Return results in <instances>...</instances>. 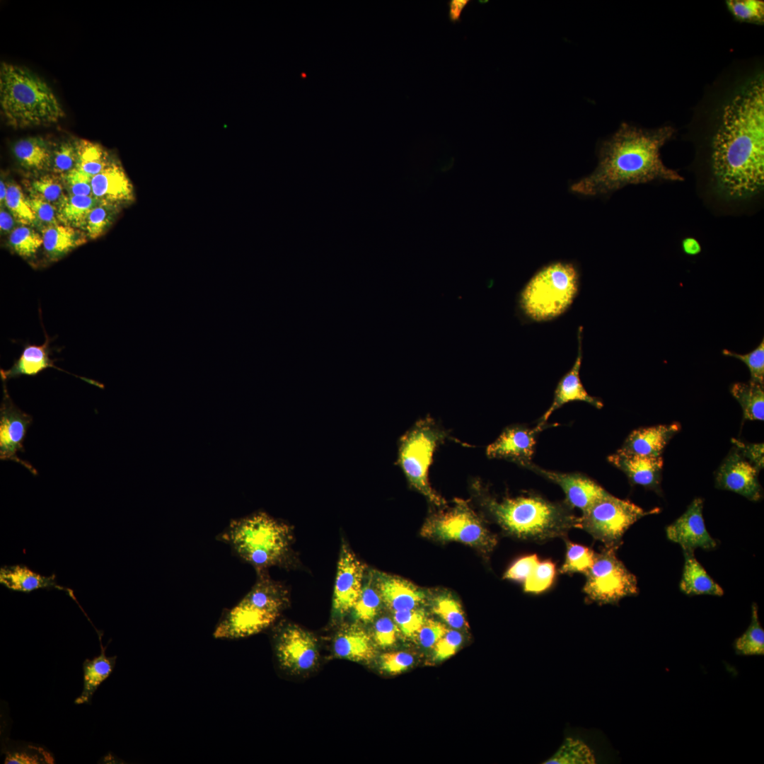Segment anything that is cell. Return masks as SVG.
<instances>
[{
  "mask_svg": "<svg viewBox=\"0 0 764 764\" xmlns=\"http://www.w3.org/2000/svg\"><path fill=\"white\" fill-rule=\"evenodd\" d=\"M52 149L49 141L35 136L16 141L12 152L22 168L32 173H42L52 169Z\"/></svg>",
  "mask_w": 764,
  "mask_h": 764,
  "instance_id": "d4e9b609",
  "label": "cell"
},
{
  "mask_svg": "<svg viewBox=\"0 0 764 764\" xmlns=\"http://www.w3.org/2000/svg\"><path fill=\"white\" fill-rule=\"evenodd\" d=\"M3 752L6 764H52L53 755L45 747L10 739L4 741Z\"/></svg>",
  "mask_w": 764,
  "mask_h": 764,
  "instance_id": "4dcf8cb0",
  "label": "cell"
},
{
  "mask_svg": "<svg viewBox=\"0 0 764 764\" xmlns=\"http://www.w3.org/2000/svg\"><path fill=\"white\" fill-rule=\"evenodd\" d=\"M608 460L623 471L632 484L654 490L659 489L663 467L661 456L629 454L618 450L608 456Z\"/></svg>",
  "mask_w": 764,
  "mask_h": 764,
  "instance_id": "44dd1931",
  "label": "cell"
},
{
  "mask_svg": "<svg viewBox=\"0 0 764 764\" xmlns=\"http://www.w3.org/2000/svg\"><path fill=\"white\" fill-rule=\"evenodd\" d=\"M614 548L605 547L596 552L591 568L584 574L583 591L587 598L599 604H614L638 594L637 580L617 557Z\"/></svg>",
  "mask_w": 764,
  "mask_h": 764,
  "instance_id": "8fae6325",
  "label": "cell"
},
{
  "mask_svg": "<svg viewBox=\"0 0 764 764\" xmlns=\"http://www.w3.org/2000/svg\"><path fill=\"white\" fill-rule=\"evenodd\" d=\"M426 620L425 612L419 608L396 611L393 615L398 630L406 637L415 636Z\"/></svg>",
  "mask_w": 764,
  "mask_h": 764,
  "instance_id": "c3c4849f",
  "label": "cell"
},
{
  "mask_svg": "<svg viewBox=\"0 0 764 764\" xmlns=\"http://www.w3.org/2000/svg\"><path fill=\"white\" fill-rule=\"evenodd\" d=\"M32 421L30 415L13 403L4 383L0 407V459L20 463L35 475L37 473L31 464L21 460L18 456V453L25 451L23 442Z\"/></svg>",
  "mask_w": 764,
  "mask_h": 764,
  "instance_id": "4fadbf2b",
  "label": "cell"
},
{
  "mask_svg": "<svg viewBox=\"0 0 764 764\" xmlns=\"http://www.w3.org/2000/svg\"><path fill=\"white\" fill-rule=\"evenodd\" d=\"M413 662V656L405 652H387L380 657L381 668L390 674H398L407 670Z\"/></svg>",
  "mask_w": 764,
  "mask_h": 764,
  "instance_id": "816d5d0a",
  "label": "cell"
},
{
  "mask_svg": "<svg viewBox=\"0 0 764 764\" xmlns=\"http://www.w3.org/2000/svg\"><path fill=\"white\" fill-rule=\"evenodd\" d=\"M448 629L441 623L427 619L417 632L415 637L424 647H434L436 643L446 632Z\"/></svg>",
  "mask_w": 764,
  "mask_h": 764,
  "instance_id": "11a10c76",
  "label": "cell"
},
{
  "mask_svg": "<svg viewBox=\"0 0 764 764\" xmlns=\"http://www.w3.org/2000/svg\"><path fill=\"white\" fill-rule=\"evenodd\" d=\"M681 429L673 422L643 427L632 431L619 450L629 454L658 457L673 436Z\"/></svg>",
  "mask_w": 764,
  "mask_h": 764,
  "instance_id": "7402d4cb",
  "label": "cell"
},
{
  "mask_svg": "<svg viewBox=\"0 0 764 764\" xmlns=\"http://www.w3.org/2000/svg\"><path fill=\"white\" fill-rule=\"evenodd\" d=\"M274 652L282 668L296 673L312 669L319 658L315 637L296 625H287L275 635Z\"/></svg>",
  "mask_w": 764,
  "mask_h": 764,
  "instance_id": "7c38bea8",
  "label": "cell"
},
{
  "mask_svg": "<svg viewBox=\"0 0 764 764\" xmlns=\"http://www.w3.org/2000/svg\"><path fill=\"white\" fill-rule=\"evenodd\" d=\"M78 163L77 140H66L52 149V169L61 177L76 167Z\"/></svg>",
  "mask_w": 764,
  "mask_h": 764,
  "instance_id": "b9f144b4",
  "label": "cell"
},
{
  "mask_svg": "<svg viewBox=\"0 0 764 764\" xmlns=\"http://www.w3.org/2000/svg\"><path fill=\"white\" fill-rule=\"evenodd\" d=\"M722 354L739 359L743 362L749 369L750 381L752 383L764 385V340H761L757 347L751 352L741 354L731 352L729 349H723Z\"/></svg>",
  "mask_w": 764,
  "mask_h": 764,
  "instance_id": "bcb514c9",
  "label": "cell"
},
{
  "mask_svg": "<svg viewBox=\"0 0 764 764\" xmlns=\"http://www.w3.org/2000/svg\"><path fill=\"white\" fill-rule=\"evenodd\" d=\"M582 326L578 328V352L575 361L571 369L559 381L554 394L552 403L548 410L541 417L536 427L542 429L543 426L552 413L572 401L586 402L595 407L600 409L603 407V403L598 398L589 395L584 388L579 376L581 365V333Z\"/></svg>",
  "mask_w": 764,
  "mask_h": 764,
  "instance_id": "d6986e66",
  "label": "cell"
},
{
  "mask_svg": "<svg viewBox=\"0 0 764 764\" xmlns=\"http://www.w3.org/2000/svg\"><path fill=\"white\" fill-rule=\"evenodd\" d=\"M683 552L685 562L680 582L681 590L688 595L722 596V588L712 579L697 560L694 552Z\"/></svg>",
  "mask_w": 764,
  "mask_h": 764,
  "instance_id": "f1b7e54d",
  "label": "cell"
},
{
  "mask_svg": "<svg viewBox=\"0 0 764 764\" xmlns=\"http://www.w3.org/2000/svg\"><path fill=\"white\" fill-rule=\"evenodd\" d=\"M78 163L76 167L92 177L99 173L112 160L99 144L77 139Z\"/></svg>",
  "mask_w": 764,
  "mask_h": 764,
  "instance_id": "836d02e7",
  "label": "cell"
},
{
  "mask_svg": "<svg viewBox=\"0 0 764 764\" xmlns=\"http://www.w3.org/2000/svg\"><path fill=\"white\" fill-rule=\"evenodd\" d=\"M62 178L57 174H44L33 180L30 184L31 195L52 204H57L65 197Z\"/></svg>",
  "mask_w": 764,
  "mask_h": 764,
  "instance_id": "ab89813d",
  "label": "cell"
},
{
  "mask_svg": "<svg viewBox=\"0 0 764 764\" xmlns=\"http://www.w3.org/2000/svg\"><path fill=\"white\" fill-rule=\"evenodd\" d=\"M732 444L740 454L753 465L758 470L763 468L764 465V445L763 443L748 444L740 440L733 439Z\"/></svg>",
  "mask_w": 764,
  "mask_h": 764,
  "instance_id": "6f0895ef",
  "label": "cell"
},
{
  "mask_svg": "<svg viewBox=\"0 0 764 764\" xmlns=\"http://www.w3.org/2000/svg\"><path fill=\"white\" fill-rule=\"evenodd\" d=\"M10 249L25 260H31L42 245V237L34 229L20 226L10 232L8 238Z\"/></svg>",
  "mask_w": 764,
  "mask_h": 764,
  "instance_id": "8d00e7d4",
  "label": "cell"
},
{
  "mask_svg": "<svg viewBox=\"0 0 764 764\" xmlns=\"http://www.w3.org/2000/svg\"><path fill=\"white\" fill-rule=\"evenodd\" d=\"M759 470L733 448L718 468L717 487L731 491L751 501L762 498V487L758 475Z\"/></svg>",
  "mask_w": 764,
  "mask_h": 764,
  "instance_id": "9a60e30c",
  "label": "cell"
},
{
  "mask_svg": "<svg viewBox=\"0 0 764 764\" xmlns=\"http://www.w3.org/2000/svg\"><path fill=\"white\" fill-rule=\"evenodd\" d=\"M117 206L99 202L91 211L86 221V236L95 239L100 236L110 225L116 213Z\"/></svg>",
  "mask_w": 764,
  "mask_h": 764,
  "instance_id": "7bdbcfd3",
  "label": "cell"
},
{
  "mask_svg": "<svg viewBox=\"0 0 764 764\" xmlns=\"http://www.w3.org/2000/svg\"><path fill=\"white\" fill-rule=\"evenodd\" d=\"M398 628L393 620L388 617L378 619L374 627V637L376 644L381 647L392 646L396 641Z\"/></svg>",
  "mask_w": 764,
  "mask_h": 764,
  "instance_id": "9f6ffc18",
  "label": "cell"
},
{
  "mask_svg": "<svg viewBox=\"0 0 764 764\" xmlns=\"http://www.w3.org/2000/svg\"><path fill=\"white\" fill-rule=\"evenodd\" d=\"M482 503L507 533L532 542L565 538L578 522V517L567 504L551 502L536 494L504 498L501 501L485 496Z\"/></svg>",
  "mask_w": 764,
  "mask_h": 764,
  "instance_id": "3957f363",
  "label": "cell"
},
{
  "mask_svg": "<svg viewBox=\"0 0 764 764\" xmlns=\"http://www.w3.org/2000/svg\"><path fill=\"white\" fill-rule=\"evenodd\" d=\"M682 249L688 255L694 256L698 255L702 248L699 241L693 237H687L682 241Z\"/></svg>",
  "mask_w": 764,
  "mask_h": 764,
  "instance_id": "91938a15",
  "label": "cell"
},
{
  "mask_svg": "<svg viewBox=\"0 0 764 764\" xmlns=\"http://www.w3.org/2000/svg\"><path fill=\"white\" fill-rule=\"evenodd\" d=\"M462 641L459 632L448 630L434 647V659L442 661L449 658L456 652Z\"/></svg>",
  "mask_w": 764,
  "mask_h": 764,
  "instance_id": "db71d44e",
  "label": "cell"
},
{
  "mask_svg": "<svg viewBox=\"0 0 764 764\" xmlns=\"http://www.w3.org/2000/svg\"><path fill=\"white\" fill-rule=\"evenodd\" d=\"M0 109L7 125L15 129L52 125L65 115L42 79L25 67L5 62L0 66Z\"/></svg>",
  "mask_w": 764,
  "mask_h": 764,
  "instance_id": "277c9868",
  "label": "cell"
},
{
  "mask_svg": "<svg viewBox=\"0 0 764 764\" xmlns=\"http://www.w3.org/2000/svg\"><path fill=\"white\" fill-rule=\"evenodd\" d=\"M556 575L555 564L551 560L539 562L528 578L523 582L526 593L538 594L548 590L553 584Z\"/></svg>",
  "mask_w": 764,
  "mask_h": 764,
  "instance_id": "60d3db41",
  "label": "cell"
},
{
  "mask_svg": "<svg viewBox=\"0 0 764 764\" xmlns=\"http://www.w3.org/2000/svg\"><path fill=\"white\" fill-rule=\"evenodd\" d=\"M659 511H646L629 500L609 492L578 517L576 528L584 530L605 547L618 549L626 531L641 518Z\"/></svg>",
  "mask_w": 764,
  "mask_h": 764,
  "instance_id": "9c48e42d",
  "label": "cell"
},
{
  "mask_svg": "<svg viewBox=\"0 0 764 764\" xmlns=\"http://www.w3.org/2000/svg\"><path fill=\"white\" fill-rule=\"evenodd\" d=\"M714 175L723 190L742 197L764 183V83L751 82L724 107L714 137Z\"/></svg>",
  "mask_w": 764,
  "mask_h": 764,
  "instance_id": "6da1fadb",
  "label": "cell"
},
{
  "mask_svg": "<svg viewBox=\"0 0 764 764\" xmlns=\"http://www.w3.org/2000/svg\"><path fill=\"white\" fill-rule=\"evenodd\" d=\"M433 610L454 629H461L466 625L461 606L451 595L443 594L436 597L434 601Z\"/></svg>",
  "mask_w": 764,
  "mask_h": 764,
  "instance_id": "ee69618b",
  "label": "cell"
},
{
  "mask_svg": "<svg viewBox=\"0 0 764 764\" xmlns=\"http://www.w3.org/2000/svg\"><path fill=\"white\" fill-rule=\"evenodd\" d=\"M93 196L99 202L117 206L134 200L133 185L122 166L111 160L92 177Z\"/></svg>",
  "mask_w": 764,
  "mask_h": 764,
  "instance_id": "ffe728a7",
  "label": "cell"
},
{
  "mask_svg": "<svg viewBox=\"0 0 764 764\" xmlns=\"http://www.w3.org/2000/svg\"><path fill=\"white\" fill-rule=\"evenodd\" d=\"M98 202L93 196H65L58 204L59 222L75 228H84L89 213Z\"/></svg>",
  "mask_w": 764,
  "mask_h": 764,
  "instance_id": "d6a6232c",
  "label": "cell"
},
{
  "mask_svg": "<svg viewBox=\"0 0 764 764\" xmlns=\"http://www.w3.org/2000/svg\"><path fill=\"white\" fill-rule=\"evenodd\" d=\"M565 539V559L560 572L562 574H585L592 566L596 552L591 548Z\"/></svg>",
  "mask_w": 764,
  "mask_h": 764,
  "instance_id": "74e56055",
  "label": "cell"
},
{
  "mask_svg": "<svg viewBox=\"0 0 764 764\" xmlns=\"http://www.w3.org/2000/svg\"><path fill=\"white\" fill-rule=\"evenodd\" d=\"M49 340L41 345H27L13 365L7 370L1 369V379L16 378L22 375L35 376L42 371L54 367L49 355Z\"/></svg>",
  "mask_w": 764,
  "mask_h": 764,
  "instance_id": "f546056e",
  "label": "cell"
},
{
  "mask_svg": "<svg viewBox=\"0 0 764 764\" xmlns=\"http://www.w3.org/2000/svg\"><path fill=\"white\" fill-rule=\"evenodd\" d=\"M421 533L437 540L462 543L483 553L490 552L497 543V538L487 528L482 519L466 503L460 500L453 507L430 516Z\"/></svg>",
  "mask_w": 764,
  "mask_h": 764,
  "instance_id": "30bf717a",
  "label": "cell"
},
{
  "mask_svg": "<svg viewBox=\"0 0 764 764\" xmlns=\"http://www.w3.org/2000/svg\"><path fill=\"white\" fill-rule=\"evenodd\" d=\"M381 601L375 581H369L363 586L361 594L352 608L356 618L363 623L372 621L378 613Z\"/></svg>",
  "mask_w": 764,
  "mask_h": 764,
  "instance_id": "f35d334b",
  "label": "cell"
},
{
  "mask_svg": "<svg viewBox=\"0 0 764 764\" xmlns=\"http://www.w3.org/2000/svg\"><path fill=\"white\" fill-rule=\"evenodd\" d=\"M6 194H7V187H6L5 183H4V181L1 180V182H0V202H1V207L2 206V203L4 204Z\"/></svg>",
  "mask_w": 764,
  "mask_h": 764,
  "instance_id": "6125c7cd",
  "label": "cell"
},
{
  "mask_svg": "<svg viewBox=\"0 0 764 764\" xmlns=\"http://www.w3.org/2000/svg\"><path fill=\"white\" fill-rule=\"evenodd\" d=\"M734 647L739 655L764 654V630L759 622L758 606L755 603L752 605L751 623L747 630L735 640Z\"/></svg>",
  "mask_w": 764,
  "mask_h": 764,
  "instance_id": "e575fe53",
  "label": "cell"
},
{
  "mask_svg": "<svg viewBox=\"0 0 764 764\" xmlns=\"http://www.w3.org/2000/svg\"><path fill=\"white\" fill-rule=\"evenodd\" d=\"M216 539L261 572L285 560L292 542V531L286 523L258 512L231 521Z\"/></svg>",
  "mask_w": 764,
  "mask_h": 764,
  "instance_id": "5b68a950",
  "label": "cell"
},
{
  "mask_svg": "<svg viewBox=\"0 0 764 764\" xmlns=\"http://www.w3.org/2000/svg\"><path fill=\"white\" fill-rule=\"evenodd\" d=\"M28 199L35 219L45 224L44 228L59 224L57 209L54 204L31 194Z\"/></svg>",
  "mask_w": 764,
  "mask_h": 764,
  "instance_id": "f907efd6",
  "label": "cell"
},
{
  "mask_svg": "<svg viewBox=\"0 0 764 764\" xmlns=\"http://www.w3.org/2000/svg\"><path fill=\"white\" fill-rule=\"evenodd\" d=\"M98 637L100 653L92 659H86L83 663V688L74 700L76 705H91L96 690L110 676L116 664L117 656H106V647L103 646L101 635Z\"/></svg>",
  "mask_w": 764,
  "mask_h": 764,
  "instance_id": "4316f807",
  "label": "cell"
},
{
  "mask_svg": "<svg viewBox=\"0 0 764 764\" xmlns=\"http://www.w3.org/2000/svg\"><path fill=\"white\" fill-rule=\"evenodd\" d=\"M596 758L590 748L582 741L567 739L545 764H593Z\"/></svg>",
  "mask_w": 764,
  "mask_h": 764,
  "instance_id": "d590c367",
  "label": "cell"
},
{
  "mask_svg": "<svg viewBox=\"0 0 764 764\" xmlns=\"http://www.w3.org/2000/svg\"><path fill=\"white\" fill-rule=\"evenodd\" d=\"M0 583L11 590L22 592L39 589H64L57 584L54 574L42 576L22 564L1 567Z\"/></svg>",
  "mask_w": 764,
  "mask_h": 764,
  "instance_id": "484cf974",
  "label": "cell"
},
{
  "mask_svg": "<svg viewBox=\"0 0 764 764\" xmlns=\"http://www.w3.org/2000/svg\"><path fill=\"white\" fill-rule=\"evenodd\" d=\"M727 6L734 16L742 21L761 23L764 20V1L760 0H728Z\"/></svg>",
  "mask_w": 764,
  "mask_h": 764,
  "instance_id": "7dc6e473",
  "label": "cell"
},
{
  "mask_svg": "<svg viewBox=\"0 0 764 764\" xmlns=\"http://www.w3.org/2000/svg\"><path fill=\"white\" fill-rule=\"evenodd\" d=\"M446 434L430 418L419 421L402 438L399 450L400 465L411 485L437 506L445 501L432 488L428 470L437 444Z\"/></svg>",
  "mask_w": 764,
  "mask_h": 764,
  "instance_id": "ba28073f",
  "label": "cell"
},
{
  "mask_svg": "<svg viewBox=\"0 0 764 764\" xmlns=\"http://www.w3.org/2000/svg\"><path fill=\"white\" fill-rule=\"evenodd\" d=\"M15 221L11 213L4 209L0 212V228L1 231L11 232L15 228Z\"/></svg>",
  "mask_w": 764,
  "mask_h": 764,
  "instance_id": "94428289",
  "label": "cell"
},
{
  "mask_svg": "<svg viewBox=\"0 0 764 764\" xmlns=\"http://www.w3.org/2000/svg\"><path fill=\"white\" fill-rule=\"evenodd\" d=\"M729 390L742 408L743 419L763 421V386L751 381L736 382L731 385Z\"/></svg>",
  "mask_w": 764,
  "mask_h": 764,
  "instance_id": "1f68e13d",
  "label": "cell"
},
{
  "mask_svg": "<svg viewBox=\"0 0 764 764\" xmlns=\"http://www.w3.org/2000/svg\"><path fill=\"white\" fill-rule=\"evenodd\" d=\"M375 583L382 601L393 613L417 608L425 601L424 591L405 579L383 574Z\"/></svg>",
  "mask_w": 764,
  "mask_h": 764,
  "instance_id": "603a6c76",
  "label": "cell"
},
{
  "mask_svg": "<svg viewBox=\"0 0 764 764\" xmlns=\"http://www.w3.org/2000/svg\"><path fill=\"white\" fill-rule=\"evenodd\" d=\"M251 589L231 608L222 613L213 632L216 639H237L256 635L272 625L288 601L284 586L265 572Z\"/></svg>",
  "mask_w": 764,
  "mask_h": 764,
  "instance_id": "8992f818",
  "label": "cell"
},
{
  "mask_svg": "<svg viewBox=\"0 0 764 764\" xmlns=\"http://www.w3.org/2000/svg\"><path fill=\"white\" fill-rule=\"evenodd\" d=\"M526 468L558 485L563 490L566 504L584 512L608 492L596 482L579 473H563L549 471L533 465Z\"/></svg>",
  "mask_w": 764,
  "mask_h": 764,
  "instance_id": "e0dca14e",
  "label": "cell"
},
{
  "mask_svg": "<svg viewBox=\"0 0 764 764\" xmlns=\"http://www.w3.org/2000/svg\"><path fill=\"white\" fill-rule=\"evenodd\" d=\"M540 560L536 554L528 555L516 560L505 572L504 579L523 582L531 574Z\"/></svg>",
  "mask_w": 764,
  "mask_h": 764,
  "instance_id": "f5cc1de1",
  "label": "cell"
},
{
  "mask_svg": "<svg viewBox=\"0 0 764 764\" xmlns=\"http://www.w3.org/2000/svg\"><path fill=\"white\" fill-rule=\"evenodd\" d=\"M673 133L671 127L644 130L622 124L602 144L595 170L572 184L570 190L584 196H596L656 179L682 181L683 177L667 168L660 156L661 148Z\"/></svg>",
  "mask_w": 764,
  "mask_h": 764,
  "instance_id": "7a4b0ae2",
  "label": "cell"
},
{
  "mask_svg": "<svg viewBox=\"0 0 764 764\" xmlns=\"http://www.w3.org/2000/svg\"><path fill=\"white\" fill-rule=\"evenodd\" d=\"M364 567L352 550L342 544L333 591L334 613L342 615L353 608L362 588Z\"/></svg>",
  "mask_w": 764,
  "mask_h": 764,
  "instance_id": "5bb4252c",
  "label": "cell"
},
{
  "mask_svg": "<svg viewBox=\"0 0 764 764\" xmlns=\"http://www.w3.org/2000/svg\"><path fill=\"white\" fill-rule=\"evenodd\" d=\"M333 650L337 657L354 661H369L375 654L370 635L355 624L345 626L337 632Z\"/></svg>",
  "mask_w": 764,
  "mask_h": 764,
  "instance_id": "cb8c5ba5",
  "label": "cell"
},
{
  "mask_svg": "<svg viewBox=\"0 0 764 764\" xmlns=\"http://www.w3.org/2000/svg\"><path fill=\"white\" fill-rule=\"evenodd\" d=\"M4 204L9 212L23 224H32L35 222V216L30 206L28 198L21 187L16 184L7 187V194Z\"/></svg>",
  "mask_w": 764,
  "mask_h": 764,
  "instance_id": "f6af8a7d",
  "label": "cell"
},
{
  "mask_svg": "<svg viewBox=\"0 0 764 764\" xmlns=\"http://www.w3.org/2000/svg\"><path fill=\"white\" fill-rule=\"evenodd\" d=\"M470 0H450L448 1V17L450 22L456 23L461 22V14L465 8L470 4Z\"/></svg>",
  "mask_w": 764,
  "mask_h": 764,
  "instance_id": "680465c9",
  "label": "cell"
},
{
  "mask_svg": "<svg viewBox=\"0 0 764 764\" xmlns=\"http://www.w3.org/2000/svg\"><path fill=\"white\" fill-rule=\"evenodd\" d=\"M62 178L70 195L93 196L92 176L78 167L74 168Z\"/></svg>",
  "mask_w": 764,
  "mask_h": 764,
  "instance_id": "681fc988",
  "label": "cell"
},
{
  "mask_svg": "<svg viewBox=\"0 0 764 764\" xmlns=\"http://www.w3.org/2000/svg\"><path fill=\"white\" fill-rule=\"evenodd\" d=\"M702 509L703 500L695 498L686 511L666 527L668 539L678 544L683 551L694 552L698 548L709 550L717 547L705 527Z\"/></svg>",
  "mask_w": 764,
  "mask_h": 764,
  "instance_id": "2e32d148",
  "label": "cell"
},
{
  "mask_svg": "<svg viewBox=\"0 0 764 764\" xmlns=\"http://www.w3.org/2000/svg\"><path fill=\"white\" fill-rule=\"evenodd\" d=\"M539 431L536 427L534 429L522 426L508 427L487 447L486 453L490 458L509 459L526 466L531 463Z\"/></svg>",
  "mask_w": 764,
  "mask_h": 764,
  "instance_id": "ac0fdd59",
  "label": "cell"
},
{
  "mask_svg": "<svg viewBox=\"0 0 764 764\" xmlns=\"http://www.w3.org/2000/svg\"><path fill=\"white\" fill-rule=\"evenodd\" d=\"M42 246L48 260H59L74 248L86 242V236L75 228L55 224L42 231Z\"/></svg>",
  "mask_w": 764,
  "mask_h": 764,
  "instance_id": "83f0119b",
  "label": "cell"
},
{
  "mask_svg": "<svg viewBox=\"0 0 764 764\" xmlns=\"http://www.w3.org/2000/svg\"><path fill=\"white\" fill-rule=\"evenodd\" d=\"M579 274L572 262H555L539 270L519 294L518 308L536 322L552 320L563 314L576 298Z\"/></svg>",
  "mask_w": 764,
  "mask_h": 764,
  "instance_id": "52a82bcc",
  "label": "cell"
}]
</instances>
